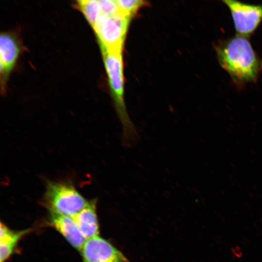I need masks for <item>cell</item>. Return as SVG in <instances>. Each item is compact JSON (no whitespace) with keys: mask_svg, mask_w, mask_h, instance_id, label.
Here are the masks:
<instances>
[{"mask_svg":"<svg viewBox=\"0 0 262 262\" xmlns=\"http://www.w3.org/2000/svg\"><path fill=\"white\" fill-rule=\"evenodd\" d=\"M220 66L237 85L255 82L262 71V59L247 37L236 35L214 45Z\"/></svg>","mask_w":262,"mask_h":262,"instance_id":"cell-1","label":"cell"},{"mask_svg":"<svg viewBox=\"0 0 262 262\" xmlns=\"http://www.w3.org/2000/svg\"><path fill=\"white\" fill-rule=\"evenodd\" d=\"M44 202L50 213L73 216L88 204L71 183L47 181Z\"/></svg>","mask_w":262,"mask_h":262,"instance_id":"cell-2","label":"cell"},{"mask_svg":"<svg viewBox=\"0 0 262 262\" xmlns=\"http://www.w3.org/2000/svg\"><path fill=\"white\" fill-rule=\"evenodd\" d=\"M131 17L122 12L112 16L100 15L93 29L101 49L122 51Z\"/></svg>","mask_w":262,"mask_h":262,"instance_id":"cell-3","label":"cell"},{"mask_svg":"<svg viewBox=\"0 0 262 262\" xmlns=\"http://www.w3.org/2000/svg\"><path fill=\"white\" fill-rule=\"evenodd\" d=\"M229 9L237 35L248 38L262 22V4L223 0Z\"/></svg>","mask_w":262,"mask_h":262,"instance_id":"cell-4","label":"cell"},{"mask_svg":"<svg viewBox=\"0 0 262 262\" xmlns=\"http://www.w3.org/2000/svg\"><path fill=\"white\" fill-rule=\"evenodd\" d=\"M81 251L84 262H130L121 252L98 235L87 239Z\"/></svg>","mask_w":262,"mask_h":262,"instance_id":"cell-5","label":"cell"},{"mask_svg":"<svg viewBox=\"0 0 262 262\" xmlns=\"http://www.w3.org/2000/svg\"><path fill=\"white\" fill-rule=\"evenodd\" d=\"M51 224L75 248L81 251L86 239L72 217L50 213Z\"/></svg>","mask_w":262,"mask_h":262,"instance_id":"cell-6","label":"cell"},{"mask_svg":"<svg viewBox=\"0 0 262 262\" xmlns=\"http://www.w3.org/2000/svg\"><path fill=\"white\" fill-rule=\"evenodd\" d=\"M72 217L86 240L98 235L99 229L96 200L88 202L83 209Z\"/></svg>","mask_w":262,"mask_h":262,"instance_id":"cell-7","label":"cell"},{"mask_svg":"<svg viewBox=\"0 0 262 262\" xmlns=\"http://www.w3.org/2000/svg\"><path fill=\"white\" fill-rule=\"evenodd\" d=\"M19 52V45L15 37L3 33L0 37V71L4 74L12 69Z\"/></svg>","mask_w":262,"mask_h":262,"instance_id":"cell-8","label":"cell"},{"mask_svg":"<svg viewBox=\"0 0 262 262\" xmlns=\"http://www.w3.org/2000/svg\"><path fill=\"white\" fill-rule=\"evenodd\" d=\"M28 230L14 231L0 224V262H5L13 252L19 239Z\"/></svg>","mask_w":262,"mask_h":262,"instance_id":"cell-9","label":"cell"},{"mask_svg":"<svg viewBox=\"0 0 262 262\" xmlns=\"http://www.w3.org/2000/svg\"><path fill=\"white\" fill-rule=\"evenodd\" d=\"M78 5L93 28L101 14L98 0H79Z\"/></svg>","mask_w":262,"mask_h":262,"instance_id":"cell-10","label":"cell"},{"mask_svg":"<svg viewBox=\"0 0 262 262\" xmlns=\"http://www.w3.org/2000/svg\"><path fill=\"white\" fill-rule=\"evenodd\" d=\"M120 11L131 16L141 7L146 5V1L141 0H116Z\"/></svg>","mask_w":262,"mask_h":262,"instance_id":"cell-11","label":"cell"},{"mask_svg":"<svg viewBox=\"0 0 262 262\" xmlns=\"http://www.w3.org/2000/svg\"><path fill=\"white\" fill-rule=\"evenodd\" d=\"M98 2L101 14L106 16H112L121 12L116 0H100Z\"/></svg>","mask_w":262,"mask_h":262,"instance_id":"cell-12","label":"cell"},{"mask_svg":"<svg viewBox=\"0 0 262 262\" xmlns=\"http://www.w3.org/2000/svg\"><path fill=\"white\" fill-rule=\"evenodd\" d=\"M231 253L233 257L236 258H241L243 256V252L241 248L238 246H236L231 249Z\"/></svg>","mask_w":262,"mask_h":262,"instance_id":"cell-13","label":"cell"}]
</instances>
